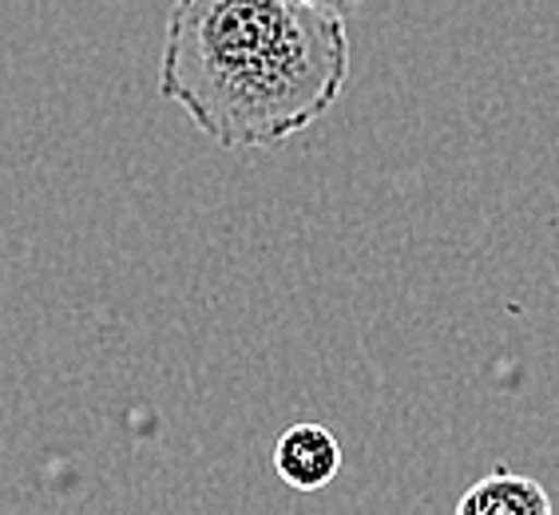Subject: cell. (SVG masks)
<instances>
[{"label":"cell","instance_id":"obj_1","mask_svg":"<svg viewBox=\"0 0 559 515\" xmlns=\"http://www.w3.org/2000/svg\"><path fill=\"white\" fill-rule=\"evenodd\" d=\"M349 84V33L301 0H175L159 96L223 151H270L313 128Z\"/></svg>","mask_w":559,"mask_h":515},{"label":"cell","instance_id":"obj_4","mask_svg":"<svg viewBox=\"0 0 559 515\" xmlns=\"http://www.w3.org/2000/svg\"><path fill=\"white\" fill-rule=\"evenodd\" d=\"M301 4H313V9H322V12H334V16H342V21H345V16H354L366 0H301Z\"/></svg>","mask_w":559,"mask_h":515},{"label":"cell","instance_id":"obj_3","mask_svg":"<svg viewBox=\"0 0 559 515\" xmlns=\"http://www.w3.org/2000/svg\"><path fill=\"white\" fill-rule=\"evenodd\" d=\"M452 515H551V495L532 476L496 468L456 500Z\"/></svg>","mask_w":559,"mask_h":515},{"label":"cell","instance_id":"obj_2","mask_svg":"<svg viewBox=\"0 0 559 515\" xmlns=\"http://www.w3.org/2000/svg\"><path fill=\"white\" fill-rule=\"evenodd\" d=\"M342 441L325 424L301 420L282 432L274 444V472L294 492H322L342 472Z\"/></svg>","mask_w":559,"mask_h":515}]
</instances>
